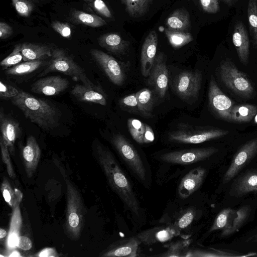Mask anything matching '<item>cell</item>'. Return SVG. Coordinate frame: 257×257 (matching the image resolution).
<instances>
[{
	"mask_svg": "<svg viewBox=\"0 0 257 257\" xmlns=\"http://www.w3.org/2000/svg\"><path fill=\"white\" fill-rule=\"evenodd\" d=\"M1 190L6 202L13 209L19 206L22 199V194L18 190L13 189L6 177L3 178Z\"/></svg>",
	"mask_w": 257,
	"mask_h": 257,
	"instance_id": "32",
	"label": "cell"
},
{
	"mask_svg": "<svg viewBox=\"0 0 257 257\" xmlns=\"http://www.w3.org/2000/svg\"><path fill=\"white\" fill-rule=\"evenodd\" d=\"M72 17L75 22L93 28L100 27L106 24V22L101 17L82 11H74Z\"/></svg>",
	"mask_w": 257,
	"mask_h": 257,
	"instance_id": "33",
	"label": "cell"
},
{
	"mask_svg": "<svg viewBox=\"0 0 257 257\" xmlns=\"http://www.w3.org/2000/svg\"><path fill=\"white\" fill-rule=\"evenodd\" d=\"M250 208L249 206H243L236 211V215L230 221L228 225L222 230L221 236L225 237L238 231L239 228L245 223Z\"/></svg>",
	"mask_w": 257,
	"mask_h": 257,
	"instance_id": "28",
	"label": "cell"
},
{
	"mask_svg": "<svg viewBox=\"0 0 257 257\" xmlns=\"http://www.w3.org/2000/svg\"><path fill=\"white\" fill-rule=\"evenodd\" d=\"M202 80L199 71H185L176 78L173 88L177 95L184 100H190L198 95Z\"/></svg>",
	"mask_w": 257,
	"mask_h": 257,
	"instance_id": "8",
	"label": "cell"
},
{
	"mask_svg": "<svg viewBox=\"0 0 257 257\" xmlns=\"http://www.w3.org/2000/svg\"><path fill=\"white\" fill-rule=\"evenodd\" d=\"M11 101L27 119L43 130L48 131L58 125L61 112L51 103L23 90Z\"/></svg>",
	"mask_w": 257,
	"mask_h": 257,
	"instance_id": "2",
	"label": "cell"
},
{
	"mask_svg": "<svg viewBox=\"0 0 257 257\" xmlns=\"http://www.w3.org/2000/svg\"><path fill=\"white\" fill-rule=\"evenodd\" d=\"M94 59L115 85L123 84L126 76V65L104 52L95 49L90 50Z\"/></svg>",
	"mask_w": 257,
	"mask_h": 257,
	"instance_id": "9",
	"label": "cell"
},
{
	"mask_svg": "<svg viewBox=\"0 0 257 257\" xmlns=\"http://www.w3.org/2000/svg\"><path fill=\"white\" fill-rule=\"evenodd\" d=\"M138 237H130L121 239L112 245L104 252L102 256L105 257H136L140 243Z\"/></svg>",
	"mask_w": 257,
	"mask_h": 257,
	"instance_id": "19",
	"label": "cell"
},
{
	"mask_svg": "<svg viewBox=\"0 0 257 257\" xmlns=\"http://www.w3.org/2000/svg\"><path fill=\"white\" fill-rule=\"evenodd\" d=\"M165 34L170 45L174 48H180L193 40L192 35L189 32L172 31L167 29Z\"/></svg>",
	"mask_w": 257,
	"mask_h": 257,
	"instance_id": "34",
	"label": "cell"
},
{
	"mask_svg": "<svg viewBox=\"0 0 257 257\" xmlns=\"http://www.w3.org/2000/svg\"><path fill=\"white\" fill-rule=\"evenodd\" d=\"M165 58L162 52L156 55L148 80V83L155 89L161 98L165 96L168 86V71Z\"/></svg>",
	"mask_w": 257,
	"mask_h": 257,
	"instance_id": "12",
	"label": "cell"
},
{
	"mask_svg": "<svg viewBox=\"0 0 257 257\" xmlns=\"http://www.w3.org/2000/svg\"><path fill=\"white\" fill-rule=\"evenodd\" d=\"M203 11L209 14H216L219 10L218 0H199Z\"/></svg>",
	"mask_w": 257,
	"mask_h": 257,
	"instance_id": "48",
	"label": "cell"
},
{
	"mask_svg": "<svg viewBox=\"0 0 257 257\" xmlns=\"http://www.w3.org/2000/svg\"><path fill=\"white\" fill-rule=\"evenodd\" d=\"M23 61L42 60L52 57V50L48 45L32 43L21 44Z\"/></svg>",
	"mask_w": 257,
	"mask_h": 257,
	"instance_id": "24",
	"label": "cell"
},
{
	"mask_svg": "<svg viewBox=\"0 0 257 257\" xmlns=\"http://www.w3.org/2000/svg\"><path fill=\"white\" fill-rule=\"evenodd\" d=\"M98 13L103 16L110 18L111 13L105 3L102 0H84Z\"/></svg>",
	"mask_w": 257,
	"mask_h": 257,
	"instance_id": "44",
	"label": "cell"
},
{
	"mask_svg": "<svg viewBox=\"0 0 257 257\" xmlns=\"http://www.w3.org/2000/svg\"><path fill=\"white\" fill-rule=\"evenodd\" d=\"M166 26L170 30L188 32L191 24L188 11L184 8L176 10L167 19Z\"/></svg>",
	"mask_w": 257,
	"mask_h": 257,
	"instance_id": "25",
	"label": "cell"
},
{
	"mask_svg": "<svg viewBox=\"0 0 257 257\" xmlns=\"http://www.w3.org/2000/svg\"><path fill=\"white\" fill-rule=\"evenodd\" d=\"M39 0H12L18 13L22 17H28L34 10Z\"/></svg>",
	"mask_w": 257,
	"mask_h": 257,
	"instance_id": "41",
	"label": "cell"
},
{
	"mask_svg": "<svg viewBox=\"0 0 257 257\" xmlns=\"http://www.w3.org/2000/svg\"><path fill=\"white\" fill-rule=\"evenodd\" d=\"M190 240H178L169 245L167 252L163 255L164 256H186L187 247Z\"/></svg>",
	"mask_w": 257,
	"mask_h": 257,
	"instance_id": "40",
	"label": "cell"
},
{
	"mask_svg": "<svg viewBox=\"0 0 257 257\" xmlns=\"http://www.w3.org/2000/svg\"><path fill=\"white\" fill-rule=\"evenodd\" d=\"M111 142L128 168L141 181H145L146 170L134 146L122 135L113 136Z\"/></svg>",
	"mask_w": 257,
	"mask_h": 257,
	"instance_id": "7",
	"label": "cell"
},
{
	"mask_svg": "<svg viewBox=\"0 0 257 257\" xmlns=\"http://www.w3.org/2000/svg\"><path fill=\"white\" fill-rule=\"evenodd\" d=\"M256 113V105L247 104L235 105L231 110V120L239 123L249 122Z\"/></svg>",
	"mask_w": 257,
	"mask_h": 257,
	"instance_id": "27",
	"label": "cell"
},
{
	"mask_svg": "<svg viewBox=\"0 0 257 257\" xmlns=\"http://www.w3.org/2000/svg\"><path fill=\"white\" fill-rule=\"evenodd\" d=\"M7 234V231L3 228H0V238L2 239L5 238Z\"/></svg>",
	"mask_w": 257,
	"mask_h": 257,
	"instance_id": "55",
	"label": "cell"
},
{
	"mask_svg": "<svg viewBox=\"0 0 257 257\" xmlns=\"http://www.w3.org/2000/svg\"><path fill=\"white\" fill-rule=\"evenodd\" d=\"M229 131L221 129H203L181 124L169 135V140L177 143L197 144L227 135Z\"/></svg>",
	"mask_w": 257,
	"mask_h": 257,
	"instance_id": "5",
	"label": "cell"
},
{
	"mask_svg": "<svg viewBox=\"0 0 257 257\" xmlns=\"http://www.w3.org/2000/svg\"><path fill=\"white\" fill-rule=\"evenodd\" d=\"M119 104L122 109L126 111L142 116L139 108L136 93L127 95L121 98L119 101Z\"/></svg>",
	"mask_w": 257,
	"mask_h": 257,
	"instance_id": "42",
	"label": "cell"
},
{
	"mask_svg": "<svg viewBox=\"0 0 257 257\" xmlns=\"http://www.w3.org/2000/svg\"><path fill=\"white\" fill-rule=\"evenodd\" d=\"M236 256L230 252L215 250L214 251H206L200 250H196L188 251L186 256Z\"/></svg>",
	"mask_w": 257,
	"mask_h": 257,
	"instance_id": "46",
	"label": "cell"
},
{
	"mask_svg": "<svg viewBox=\"0 0 257 257\" xmlns=\"http://www.w3.org/2000/svg\"><path fill=\"white\" fill-rule=\"evenodd\" d=\"M247 17L252 42L257 47V0L248 1Z\"/></svg>",
	"mask_w": 257,
	"mask_h": 257,
	"instance_id": "35",
	"label": "cell"
},
{
	"mask_svg": "<svg viewBox=\"0 0 257 257\" xmlns=\"http://www.w3.org/2000/svg\"><path fill=\"white\" fill-rule=\"evenodd\" d=\"M23 60V56L21 52V44L15 45L12 52L0 62L1 66L3 70L13 67Z\"/></svg>",
	"mask_w": 257,
	"mask_h": 257,
	"instance_id": "39",
	"label": "cell"
},
{
	"mask_svg": "<svg viewBox=\"0 0 257 257\" xmlns=\"http://www.w3.org/2000/svg\"><path fill=\"white\" fill-rule=\"evenodd\" d=\"M234 213V211L230 208H225L221 210L217 215L209 232L216 230H223L226 228L233 219L232 215Z\"/></svg>",
	"mask_w": 257,
	"mask_h": 257,
	"instance_id": "38",
	"label": "cell"
},
{
	"mask_svg": "<svg viewBox=\"0 0 257 257\" xmlns=\"http://www.w3.org/2000/svg\"><path fill=\"white\" fill-rule=\"evenodd\" d=\"M257 153V138L248 142L237 152L225 172L223 182L230 181Z\"/></svg>",
	"mask_w": 257,
	"mask_h": 257,
	"instance_id": "13",
	"label": "cell"
},
{
	"mask_svg": "<svg viewBox=\"0 0 257 257\" xmlns=\"http://www.w3.org/2000/svg\"><path fill=\"white\" fill-rule=\"evenodd\" d=\"M13 33V28L5 22H0V38L5 39Z\"/></svg>",
	"mask_w": 257,
	"mask_h": 257,
	"instance_id": "51",
	"label": "cell"
},
{
	"mask_svg": "<svg viewBox=\"0 0 257 257\" xmlns=\"http://www.w3.org/2000/svg\"><path fill=\"white\" fill-rule=\"evenodd\" d=\"M51 72H59L69 75L85 85L94 84L87 77L83 69L61 49L52 50V59L41 75Z\"/></svg>",
	"mask_w": 257,
	"mask_h": 257,
	"instance_id": "4",
	"label": "cell"
},
{
	"mask_svg": "<svg viewBox=\"0 0 257 257\" xmlns=\"http://www.w3.org/2000/svg\"><path fill=\"white\" fill-rule=\"evenodd\" d=\"M218 151L214 147L183 150L165 153L161 156V159L168 163L189 165L203 160Z\"/></svg>",
	"mask_w": 257,
	"mask_h": 257,
	"instance_id": "10",
	"label": "cell"
},
{
	"mask_svg": "<svg viewBox=\"0 0 257 257\" xmlns=\"http://www.w3.org/2000/svg\"><path fill=\"white\" fill-rule=\"evenodd\" d=\"M53 29L62 37L70 38L71 36V30L70 26L65 23L54 21L51 24Z\"/></svg>",
	"mask_w": 257,
	"mask_h": 257,
	"instance_id": "47",
	"label": "cell"
},
{
	"mask_svg": "<svg viewBox=\"0 0 257 257\" xmlns=\"http://www.w3.org/2000/svg\"><path fill=\"white\" fill-rule=\"evenodd\" d=\"M176 233V230L173 228L156 227L140 233L138 234V238L145 244H152L158 242L168 241Z\"/></svg>",
	"mask_w": 257,
	"mask_h": 257,
	"instance_id": "23",
	"label": "cell"
},
{
	"mask_svg": "<svg viewBox=\"0 0 257 257\" xmlns=\"http://www.w3.org/2000/svg\"><path fill=\"white\" fill-rule=\"evenodd\" d=\"M257 191V171H250L239 178L234 184V192L241 196Z\"/></svg>",
	"mask_w": 257,
	"mask_h": 257,
	"instance_id": "26",
	"label": "cell"
},
{
	"mask_svg": "<svg viewBox=\"0 0 257 257\" xmlns=\"http://www.w3.org/2000/svg\"><path fill=\"white\" fill-rule=\"evenodd\" d=\"M13 218H12L10 232L8 239V244L10 247L17 246L19 229L21 225V218L19 205L14 209Z\"/></svg>",
	"mask_w": 257,
	"mask_h": 257,
	"instance_id": "36",
	"label": "cell"
},
{
	"mask_svg": "<svg viewBox=\"0 0 257 257\" xmlns=\"http://www.w3.org/2000/svg\"><path fill=\"white\" fill-rule=\"evenodd\" d=\"M219 72L223 83L236 93L246 97L252 94L253 88L249 79L230 61L221 62Z\"/></svg>",
	"mask_w": 257,
	"mask_h": 257,
	"instance_id": "6",
	"label": "cell"
},
{
	"mask_svg": "<svg viewBox=\"0 0 257 257\" xmlns=\"http://www.w3.org/2000/svg\"><path fill=\"white\" fill-rule=\"evenodd\" d=\"M42 60L25 61L5 70L8 75L21 76L28 74L39 69L44 64Z\"/></svg>",
	"mask_w": 257,
	"mask_h": 257,
	"instance_id": "31",
	"label": "cell"
},
{
	"mask_svg": "<svg viewBox=\"0 0 257 257\" xmlns=\"http://www.w3.org/2000/svg\"><path fill=\"white\" fill-rule=\"evenodd\" d=\"M0 146L1 149L2 158L3 162L6 166L9 176L15 178L16 175L13 169L12 163L10 157L9 149L3 139L0 137Z\"/></svg>",
	"mask_w": 257,
	"mask_h": 257,
	"instance_id": "43",
	"label": "cell"
},
{
	"mask_svg": "<svg viewBox=\"0 0 257 257\" xmlns=\"http://www.w3.org/2000/svg\"><path fill=\"white\" fill-rule=\"evenodd\" d=\"M20 90L1 80L0 81V97L1 99H12L19 93Z\"/></svg>",
	"mask_w": 257,
	"mask_h": 257,
	"instance_id": "45",
	"label": "cell"
},
{
	"mask_svg": "<svg viewBox=\"0 0 257 257\" xmlns=\"http://www.w3.org/2000/svg\"><path fill=\"white\" fill-rule=\"evenodd\" d=\"M71 94L80 101L90 102L106 105V95L99 86L94 84H76L71 91Z\"/></svg>",
	"mask_w": 257,
	"mask_h": 257,
	"instance_id": "18",
	"label": "cell"
},
{
	"mask_svg": "<svg viewBox=\"0 0 257 257\" xmlns=\"http://www.w3.org/2000/svg\"><path fill=\"white\" fill-rule=\"evenodd\" d=\"M99 45L107 51L116 55H124L127 52L130 43L118 34L108 33L98 39Z\"/></svg>",
	"mask_w": 257,
	"mask_h": 257,
	"instance_id": "22",
	"label": "cell"
},
{
	"mask_svg": "<svg viewBox=\"0 0 257 257\" xmlns=\"http://www.w3.org/2000/svg\"><path fill=\"white\" fill-rule=\"evenodd\" d=\"M232 40L240 61L244 65L248 63L249 41L245 28L241 22L235 25Z\"/></svg>",
	"mask_w": 257,
	"mask_h": 257,
	"instance_id": "20",
	"label": "cell"
},
{
	"mask_svg": "<svg viewBox=\"0 0 257 257\" xmlns=\"http://www.w3.org/2000/svg\"><path fill=\"white\" fill-rule=\"evenodd\" d=\"M205 174V170L201 167L190 171L182 179L178 194L183 199L186 198L197 190L201 185Z\"/></svg>",
	"mask_w": 257,
	"mask_h": 257,
	"instance_id": "21",
	"label": "cell"
},
{
	"mask_svg": "<svg viewBox=\"0 0 257 257\" xmlns=\"http://www.w3.org/2000/svg\"><path fill=\"white\" fill-rule=\"evenodd\" d=\"M252 241H253V242H257V234L254 235L253 236V237H252Z\"/></svg>",
	"mask_w": 257,
	"mask_h": 257,
	"instance_id": "56",
	"label": "cell"
},
{
	"mask_svg": "<svg viewBox=\"0 0 257 257\" xmlns=\"http://www.w3.org/2000/svg\"><path fill=\"white\" fill-rule=\"evenodd\" d=\"M127 126L133 139L138 143L143 144L145 123L139 119L131 118L127 120Z\"/></svg>",
	"mask_w": 257,
	"mask_h": 257,
	"instance_id": "37",
	"label": "cell"
},
{
	"mask_svg": "<svg viewBox=\"0 0 257 257\" xmlns=\"http://www.w3.org/2000/svg\"><path fill=\"white\" fill-rule=\"evenodd\" d=\"M208 99L211 109L219 117L231 121L230 112L233 103L220 89L213 76L211 77L209 85Z\"/></svg>",
	"mask_w": 257,
	"mask_h": 257,
	"instance_id": "11",
	"label": "cell"
},
{
	"mask_svg": "<svg viewBox=\"0 0 257 257\" xmlns=\"http://www.w3.org/2000/svg\"><path fill=\"white\" fill-rule=\"evenodd\" d=\"M17 246L23 250H28L32 247V242L28 237L20 236L18 239Z\"/></svg>",
	"mask_w": 257,
	"mask_h": 257,
	"instance_id": "50",
	"label": "cell"
},
{
	"mask_svg": "<svg viewBox=\"0 0 257 257\" xmlns=\"http://www.w3.org/2000/svg\"><path fill=\"white\" fill-rule=\"evenodd\" d=\"M254 121L255 123H257V113L254 117Z\"/></svg>",
	"mask_w": 257,
	"mask_h": 257,
	"instance_id": "57",
	"label": "cell"
},
{
	"mask_svg": "<svg viewBox=\"0 0 257 257\" xmlns=\"http://www.w3.org/2000/svg\"><path fill=\"white\" fill-rule=\"evenodd\" d=\"M145 132L143 139V144H149L153 142L155 139L154 132L152 127L145 123Z\"/></svg>",
	"mask_w": 257,
	"mask_h": 257,
	"instance_id": "52",
	"label": "cell"
},
{
	"mask_svg": "<svg viewBox=\"0 0 257 257\" xmlns=\"http://www.w3.org/2000/svg\"><path fill=\"white\" fill-rule=\"evenodd\" d=\"M93 154L110 186L130 210L138 215L140 205L138 199L129 180L112 153L101 143H96Z\"/></svg>",
	"mask_w": 257,
	"mask_h": 257,
	"instance_id": "1",
	"label": "cell"
},
{
	"mask_svg": "<svg viewBox=\"0 0 257 257\" xmlns=\"http://www.w3.org/2000/svg\"><path fill=\"white\" fill-rule=\"evenodd\" d=\"M69 82L60 76H51L39 79L31 86V91L35 93L53 96L65 91Z\"/></svg>",
	"mask_w": 257,
	"mask_h": 257,
	"instance_id": "14",
	"label": "cell"
},
{
	"mask_svg": "<svg viewBox=\"0 0 257 257\" xmlns=\"http://www.w3.org/2000/svg\"><path fill=\"white\" fill-rule=\"evenodd\" d=\"M39 256H58L56 251L52 248H47L43 249L38 255Z\"/></svg>",
	"mask_w": 257,
	"mask_h": 257,
	"instance_id": "53",
	"label": "cell"
},
{
	"mask_svg": "<svg viewBox=\"0 0 257 257\" xmlns=\"http://www.w3.org/2000/svg\"><path fill=\"white\" fill-rule=\"evenodd\" d=\"M41 149L34 137L29 136L24 147L22 157L27 175L31 177L35 172L40 158Z\"/></svg>",
	"mask_w": 257,
	"mask_h": 257,
	"instance_id": "17",
	"label": "cell"
},
{
	"mask_svg": "<svg viewBox=\"0 0 257 257\" xmlns=\"http://www.w3.org/2000/svg\"><path fill=\"white\" fill-rule=\"evenodd\" d=\"M223 3L228 6H231L234 4L238 0H221Z\"/></svg>",
	"mask_w": 257,
	"mask_h": 257,
	"instance_id": "54",
	"label": "cell"
},
{
	"mask_svg": "<svg viewBox=\"0 0 257 257\" xmlns=\"http://www.w3.org/2000/svg\"><path fill=\"white\" fill-rule=\"evenodd\" d=\"M66 186V210L65 223V233L71 239L79 238L84 226L85 209L80 193L68 179Z\"/></svg>",
	"mask_w": 257,
	"mask_h": 257,
	"instance_id": "3",
	"label": "cell"
},
{
	"mask_svg": "<svg viewBox=\"0 0 257 257\" xmlns=\"http://www.w3.org/2000/svg\"><path fill=\"white\" fill-rule=\"evenodd\" d=\"M125 11L133 18H139L145 15L149 10L153 0H121Z\"/></svg>",
	"mask_w": 257,
	"mask_h": 257,
	"instance_id": "29",
	"label": "cell"
},
{
	"mask_svg": "<svg viewBox=\"0 0 257 257\" xmlns=\"http://www.w3.org/2000/svg\"><path fill=\"white\" fill-rule=\"evenodd\" d=\"M1 137L7 146L11 154H14V145L16 140L20 138L22 130L20 123L12 116L4 111H0Z\"/></svg>",
	"mask_w": 257,
	"mask_h": 257,
	"instance_id": "15",
	"label": "cell"
},
{
	"mask_svg": "<svg viewBox=\"0 0 257 257\" xmlns=\"http://www.w3.org/2000/svg\"><path fill=\"white\" fill-rule=\"evenodd\" d=\"M136 96L142 116H151L154 104L152 91L148 88H143L136 93Z\"/></svg>",
	"mask_w": 257,
	"mask_h": 257,
	"instance_id": "30",
	"label": "cell"
},
{
	"mask_svg": "<svg viewBox=\"0 0 257 257\" xmlns=\"http://www.w3.org/2000/svg\"><path fill=\"white\" fill-rule=\"evenodd\" d=\"M157 44V34L156 31H151L145 38L141 50V72L144 77L149 76L156 56Z\"/></svg>",
	"mask_w": 257,
	"mask_h": 257,
	"instance_id": "16",
	"label": "cell"
},
{
	"mask_svg": "<svg viewBox=\"0 0 257 257\" xmlns=\"http://www.w3.org/2000/svg\"><path fill=\"white\" fill-rule=\"evenodd\" d=\"M194 217L193 211L189 210L184 214L178 222V226L180 228L187 227L193 221Z\"/></svg>",
	"mask_w": 257,
	"mask_h": 257,
	"instance_id": "49",
	"label": "cell"
}]
</instances>
